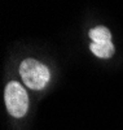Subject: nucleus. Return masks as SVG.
<instances>
[{
  "mask_svg": "<svg viewBox=\"0 0 123 130\" xmlns=\"http://www.w3.org/2000/svg\"><path fill=\"white\" fill-rule=\"evenodd\" d=\"M89 38L97 44H106L111 42V34L105 26H96L92 30H89Z\"/></svg>",
  "mask_w": 123,
  "mask_h": 130,
  "instance_id": "obj_3",
  "label": "nucleus"
},
{
  "mask_svg": "<svg viewBox=\"0 0 123 130\" xmlns=\"http://www.w3.org/2000/svg\"><path fill=\"white\" fill-rule=\"evenodd\" d=\"M19 74L22 81L32 90L44 89L51 77L49 69L34 59H26L22 61L19 67Z\"/></svg>",
  "mask_w": 123,
  "mask_h": 130,
  "instance_id": "obj_1",
  "label": "nucleus"
},
{
  "mask_svg": "<svg viewBox=\"0 0 123 130\" xmlns=\"http://www.w3.org/2000/svg\"><path fill=\"white\" fill-rule=\"evenodd\" d=\"M4 100L8 112L13 117L25 116L29 108V98L25 89L18 82H9L5 86Z\"/></svg>",
  "mask_w": 123,
  "mask_h": 130,
  "instance_id": "obj_2",
  "label": "nucleus"
},
{
  "mask_svg": "<svg viewBox=\"0 0 123 130\" xmlns=\"http://www.w3.org/2000/svg\"><path fill=\"white\" fill-rule=\"evenodd\" d=\"M91 51L93 52V55L101 59H109L113 56L114 53V46L113 43H106V44H97V43H92L91 44Z\"/></svg>",
  "mask_w": 123,
  "mask_h": 130,
  "instance_id": "obj_4",
  "label": "nucleus"
}]
</instances>
